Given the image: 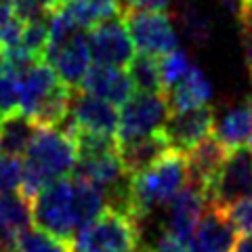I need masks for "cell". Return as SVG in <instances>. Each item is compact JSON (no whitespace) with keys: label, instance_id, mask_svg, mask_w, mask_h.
<instances>
[{"label":"cell","instance_id":"obj_1","mask_svg":"<svg viewBox=\"0 0 252 252\" xmlns=\"http://www.w3.org/2000/svg\"><path fill=\"white\" fill-rule=\"evenodd\" d=\"M78 162L76 139L61 126H38L23 158V181L19 191L34 200L40 189L72 175Z\"/></svg>","mask_w":252,"mask_h":252},{"label":"cell","instance_id":"obj_2","mask_svg":"<svg viewBox=\"0 0 252 252\" xmlns=\"http://www.w3.org/2000/svg\"><path fill=\"white\" fill-rule=\"evenodd\" d=\"M187 158L170 149L149 168L130 177V212L139 220L168 204L187 185Z\"/></svg>","mask_w":252,"mask_h":252},{"label":"cell","instance_id":"obj_3","mask_svg":"<svg viewBox=\"0 0 252 252\" xmlns=\"http://www.w3.org/2000/svg\"><path fill=\"white\" fill-rule=\"evenodd\" d=\"M139 219L126 210L107 208L74 235V252H130L139 246Z\"/></svg>","mask_w":252,"mask_h":252},{"label":"cell","instance_id":"obj_4","mask_svg":"<svg viewBox=\"0 0 252 252\" xmlns=\"http://www.w3.org/2000/svg\"><path fill=\"white\" fill-rule=\"evenodd\" d=\"M34 223L59 238L72 240L78 231L76 208H74V185L72 177H63L49 183L32 200Z\"/></svg>","mask_w":252,"mask_h":252},{"label":"cell","instance_id":"obj_5","mask_svg":"<svg viewBox=\"0 0 252 252\" xmlns=\"http://www.w3.org/2000/svg\"><path fill=\"white\" fill-rule=\"evenodd\" d=\"M252 193V147L229 149L223 166L206 191L208 206L225 208L231 202Z\"/></svg>","mask_w":252,"mask_h":252},{"label":"cell","instance_id":"obj_6","mask_svg":"<svg viewBox=\"0 0 252 252\" xmlns=\"http://www.w3.org/2000/svg\"><path fill=\"white\" fill-rule=\"evenodd\" d=\"M118 124H120V114H118L114 103L84 91L82 86L72 89L69 114L67 120L61 124V128L69 132L84 130V132H99V135L118 137Z\"/></svg>","mask_w":252,"mask_h":252},{"label":"cell","instance_id":"obj_7","mask_svg":"<svg viewBox=\"0 0 252 252\" xmlns=\"http://www.w3.org/2000/svg\"><path fill=\"white\" fill-rule=\"evenodd\" d=\"M170 114L164 93H135L122 105L118 141H128L160 130Z\"/></svg>","mask_w":252,"mask_h":252},{"label":"cell","instance_id":"obj_8","mask_svg":"<svg viewBox=\"0 0 252 252\" xmlns=\"http://www.w3.org/2000/svg\"><path fill=\"white\" fill-rule=\"evenodd\" d=\"M128 28V34L135 42V49L139 53L149 55H166L177 49L179 38L170 15L164 11H137L122 15Z\"/></svg>","mask_w":252,"mask_h":252},{"label":"cell","instance_id":"obj_9","mask_svg":"<svg viewBox=\"0 0 252 252\" xmlns=\"http://www.w3.org/2000/svg\"><path fill=\"white\" fill-rule=\"evenodd\" d=\"M89 46L94 63L126 67L135 57V42L128 34L126 21L120 15L91 28Z\"/></svg>","mask_w":252,"mask_h":252},{"label":"cell","instance_id":"obj_10","mask_svg":"<svg viewBox=\"0 0 252 252\" xmlns=\"http://www.w3.org/2000/svg\"><path fill=\"white\" fill-rule=\"evenodd\" d=\"M44 59L51 63L57 76L69 89H78L82 84L84 76L89 74L91 61H93L89 34H84V30H80L59 42L49 44Z\"/></svg>","mask_w":252,"mask_h":252},{"label":"cell","instance_id":"obj_11","mask_svg":"<svg viewBox=\"0 0 252 252\" xmlns=\"http://www.w3.org/2000/svg\"><path fill=\"white\" fill-rule=\"evenodd\" d=\"M215 107L200 105L191 109H181V112H170L166 122H164L162 130L166 132L170 141V147L177 152L187 154L191 147H195L210 137V132L215 130Z\"/></svg>","mask_w":252,"mask_h":252},{"label":"cell","instance_id":"obj_12","mask_svg":"<svg viewBox=\"0 0 252 252\" xmlns=\"http://www.w3.org/2000/svg\"><path fill=\"white\" fill-rule=\"evenodd\" d=\"M208 208L206 193L200 187L187 183L181 191L168 202V212H166V223L168 231L175 233L177 238L187 242L193 235L195 227H198L202 215Z\"/></svg>","mask_w":252,"mask_h":252},{"label":"cell","instance_id":"obj_13","mask_svg":"<svg viewBox=\"0 0 252 252\" xmlns=\"http://www.w3.org/2000/svg\"><path fill=\"white\" fill-rule=\"evenodd\" d=\"M229 154L227 149L217 137H206L204 141H200L195 147H191L185 154L187 158V175L189 181L195 187H200L204 193L208 191L210 183L215 181L219 168L223 166L225 158Z\"/></svg>","mask_w":252,"mask_h":252},{"label":"cell","instance_id":"obj_14","mask_svg":"<svg viewBox=\"0 0 252 252\" xmlns=\"http://www.w3.org/2000/svg\"><path fill=\"white\" fill-rule=\"evenodd\" d=\"M34 223L32 200L21 191L0 193V248L15 252L17 238Z\"/></svg>","mask_w":252,"mask_h":252},{"label":"cell","instance_id":"obj_15","mask_svg":"<svg viewBox=\"0 0 252 252\" xmlns=\"http://www.w3.org/2000/svg\"><path fill=\"white\" fill-rule=\"evenodd\" d=\"M80 86L114 105H124L135 91L128 72H124L118 65H103V63L91 65Z\"/></svg>","mask_w":252,"mask_h":252},{"label":"cell","instance_id":"obj_16","mask_svg":"<svg viewBox=\"0 0 252 252\" xmlns=\"http://www.w3.org/2000/svg\"><path fill=\"white\" fill-rule=\"evenodd\" d=\"M170 141L162 128L156 132H149L143 137H135L128 141H120V160L124 164L126 172L132 177L137 172L149 168L154 162H158L162 156L170 152Z\"/></svg>","mask_w":252,"mask_h":252},{"label":"cell","instance_id":"obj_17","mask_svg":"<svg viewBox=\"0 0 252 252\" xmlns=\"http://www.w3.org/2000/svg\"><path fill=\"white\" fill-rule=\"evenodd\" d=\"M238 238L240 235L231 227L229 220H227L225 212L220 208L208 206L206 212L202 215L198 227H195L193 235L187 242H195L215 252H233Z\"/></svg>","mask_w":252,"mask_h":252},{"label":"cell","instance_id":"obj_18","mask_svg":"<svg viewBox=\"0 0 252 252\" xmlns=\"http://www.w3.org/2000/svg\"><path fill=\"white\" fill-rule=\"evenodd\" d=\"M210 97H212V84L198 65H193L183 80H179L175 86H170L166 91L170 112L206 105Z\"/></svg>","mask_w":252,"mask_h":252},{"label":"cell","instance_id":"obj_19","mask_svg":"<svg viewBox=\"0 0 252 252\" xmlns=\"http://www.w3.org/2000/svg\"><path fill=\"white\" fill-rule=\"evenodd\" d=\"M215 137L227 149L244 147L252 143V109L248 103L229 107L215 122Z\"/></svg>","mask_w":252,"mask_h":252},{"label":"cell","instance_id":"obj_20","mask_svg":"<svg viewBox=\"0 0 252 252\" xmlns=\"http://www.w3.org/2000/svg\"><path fill=\"white\" fill-rule=\"evenodd\" d=\"M38 124L32 120L28 114L15 112L2 118V126H0V154L19 156L26 154L32 137L36 135Z\"/></svg>","mask_w":252,"mask_h":252},{"label":"cell","instance_id":"obj_21","mask_svg":"<svg viewBox=\"0 0 252 252\" xmlns=\"http://www.w3.org/2000/svg\"><path fill=\"white\" fill-rule=\"evenodd\" d=\"M126 67L137 93H164L160 61L156 59V55L137 53Z\"/></svg>","mask_w":252,"mask_h":252},{"label":"cell","instance_id":"obj_22","mask_svg":"<svg viewBox=\"0 0 252 252\" xmlns=\"http://www.w3.org/2000/svg\"><path fill=\"white\" fill-rule=\"evenodd\" d=\"M15 252H74V242L42 227H28L15 242Z\"/></svg>","mask_w":252,"mask_h":252},{"label":"cell","instance_id":"obj_23","mask_svg":"<svg viewBox=\"0 0 252 252\" xmlns=\"http://www.w3.org/2000/svg\"><path fill=\"white\" fill-rule=\"evenodd\" d=\"M179 23L183 28L185 36L191 40L193 44H206L212 36V21L200 6H195L191 2H187L181 9V17Z\"/></svg>","mask_w":252,"mask_h":252},{"label":"cell","instance_id":"obj_24","mask_svg":"<svg viewBox=\"0 0 252 252\" xmlns=\"http://www.w3.org/2000/svg\"><path fill=\"white\" fill-rule=\"evenodd\" d=\"M21 112V76L0 63V114Z\"/></svg>","mask_w":252,"mask_h":252},{"label":"cell","instance_id":"obj_25","mask_svg":"<svg viewBox=\"0 0 252 252\" xmlns=\"http://www.w3.org/2000/svg\"><path fill=\"white\" fill-rule=\"evenodd\" d=\"M191 67H193V63H191V59H189V55L185 51H181L179 46L175 51L162 55V59H160V74H162L164 94H166V91L170 89V86H175L179 80H183Z\"/></svg>","mask_w":252,"mask_h":252},{"label":"cell","instance_id":"obj_26","mask_svg":"<svg viewBox=\"0 0 252 252\" xmlns=\"http://www.w3.org/2000/svg\"><path fill=\"white\" fill-rule=\"evenodd\" d=\"M220 210L225 212L227 220H229L231 227L238 231V235H250L252 233V195L235 200L229 204V206H225Z\"/></svg>","mask_w":252,"mask_h":252},{"label":"cell","instance_id":"obj_27","mask_svg":"<svg viewBox=\"0 0 252 252\" xmlns=\"http://www.w3.org/2000/svg\"><path fill=\"white\" fill-rule=\"evenodd\" d=\"M23 181V160L19 156L0 154V193L17 191Z\"/></svg>","mask_w":252,"mask_h":252},{"label":"cell","instance_id":"obj_28","mask_svg":"<svg viewBox=\"0 0 252 252\" xmlns=\"http://www.w3.org/2000/svg\"><path fill=\"white\" fill-rule=\"evenodd\" d=\"M172 0H118L120 13H137V11H166V6Z\"/></svg>","mask_w":252,"mask_h":252},{"label":"cell","instance_id":"obj_29","mask_svg":"<svg viewBox=\"0 0 252 252\" xmlns=\"http://www.w3.org/2000/svg\"><path fill=\"white\" fill-rule=\"evenodd\" d=\"M156 252H189V250H187V246H185L183 240L177 238L175 233L166 231V233L160 235V240H158Z\"/></svg>","mask_w":252,"mask_h":252},{"label":"cell","instance_id":"obj_30","mask_svg":"<svg viewBox=\"0 0 252 252\" xmlns=\"http://www.w3.org/2000/svg\"><path fill=\"white\" fill-rule=\"evenodd\" d=\"M217 2L223 6L227 13H231V15H235V17H240L242 6H244V0H217Z\"/></svg>","mask_w":252,"mask_h":252},{"label":"cell","instance_id":"obj_31","mask_svg":"<svg viewBox=\"0 0 252 252\" xmlns=\"http://www.w3.org/2000/svg\"><path fill=\"white\" fill-rule=\"evenodd\" d=\"M233 252H252V233L250 235H240L235 242Z\"/></svg>","mask_w":252,"mask_h":252},{"label":"cell","instance_id":"obj_32","mask_svg":"<svg viewBox=\"0 0 252 252\" xmlns=\"http://www.w3.org/2000/svg\"><path fill=\"white\" fill-rule=\"evenodd\" d=\"M187 250L189 252H215V250H208V248L200 246V244H195V242H187Z\"/></svg>","mask_w":252,"mask_h":252},{"label":"cell","instance_id":"obj_33","mask_svg":"<svg viewBox=\"0 0 252 252\" xmlns=\"http://www.w3.org/2000/svg\"><path fill=\"white\" fill-rule=\"evenodd\" d=\"M130 252H156V250H149V248H141V246H137L135 250H130Z\"/></svg>","mask_w":252,"mask_h":252},{"label":"cell","instance_id":"obj_34","mask_svg":"<svg viewBox=\"0 0 252 252\" xmlns=\"http://www.w3.org/2000/svg\"><path fill=\"white\" fill-rule=\"evenodd\" d=\"M246 103H248V107H250V109H252V93H250V94H248V101H246Z\"/></svg>","mask_w":252,"mask_h":252},{"label":"cell","instance_id":"obj_35","mask_svg":"<svg viewBox=\"0 0 252 252\" xmlns=\"http://www.w3.org/2000/svg\"><path fill=\"white\" fill-rule=\"evenodd\" d=\"M59 2L63 4V2H78V0H59Z\"/></svg>","mask_w":252,"mask_h":252},{"label":"cell","instance_id":"obj_36","mask_svg":"<svg viewBox=\"0 0 252 252\" xmlns=\"http://www.w3.org/2000/svg\"><path fill=\"white\" fill-rule=\"evenodd\" d=\"M244 4H252V0H244Z\"/></svg>","mask_w":252,"mask_h":252},{"label":"cell","instance_id":"obj_37","mask_svg":"<svg viewBox=\"0 0 252 252\" xmlns=\"http://www.w3.org/2000/svg\"><path fill=\"white\" fill-rule=\"evenodd\" d=\"M2 118H4V116H2V114H0V126H2Z\"/></svg>","mask_w":252,"mask_h":252},{"label":"cell","instance_id":"obj_38","mask_svg":"<svg viewBox=\"0 0 252 252\" xmlns=\"http://www.w3.org/2000/svg\"><path fill=\"white\" fill-rule=\"evenodd\" d=\"M250 76H252V74H250Z\"/></svg>","mask_w":252,"mask_h":252}]
</instances>
